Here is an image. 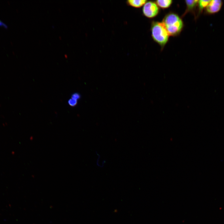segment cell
Wrapping results in <instances>:
<instances>
[{
	"instance_id": "6da1fadb",
	"label": "cell",
	"mask_w": 224,
	"mask_h": 224,
	"mask_svg": "<svg viewBox=\"0 0 224 224\" xmlns=\"http://www.w3.org/2000/svg\"><path fill=\"white\" fill-rule=\"evenodd\" d=\"M162 23L170 36H176L182 31L183 27V21L177 14L170 12L164 18Z\"/></svg>"
},
{
	"instance_id": "7a4b0ae2",
	"label": "cell",
	"mask_w": 224,
	"mask_h": 224,
	"mask_svg": "<svg viewBox=\"0 0 224 224\" xmlns=\"http://www.w3.org/2000/svg\"><path fill=\"white\" fill-rule=\"evenodd\" d=\"M152 39L162 49L168 42L170 35L162 22L153 21L151 28Z\"/></svg>"
},
{
	"instance_id": "3957f363",
	"label": "cell",
	"mask_w": 224,
	"mask_h": 224,
	"mask_svg": "<svg viewBox=\"0 0 224 224\" xmlns=\"http://www.w3.org/2000/svg\"><path fill=\"white\" fill-rule=\"evenodd\" d=\"M159 8L156 2L147 1L143 6L142 11L146 17L152 18L156 17L159 12Z\"/></svg>"
},
{
	"instance_id": "277c9868",
	"label": "cell",
	"mask_w": 224,
	"mask_h": 224,
	"mask_svg": "<svg viewBox=\"0 0 224 224\" xmlns=\"http://www.w3.org/2000/svg\"><path fill=\"white\" fill-rule=\"evenodd\" d=\"M222 5V2L221 0H211L206 7L207 11L210 14L217 12L221 9Z\"/></svg>"
},
{
	"instance_id": "5b68a950",
	"label": "cell",
	"mask_w": 224,
	"mask_h": 224,
	"mask_svg": "<svg viewBox=\"0 0 224 224\" xmlns=\"http://www.w3.org/2000/svg\"><path fill=\"white\" fill-rule=\"evenodd\" d=\"M198 0H185V3L186 6L185 11L183 15L184 16L188 12H192L198 4Z\"/></svg>"
},
{
	"instance_id": "8992f818",
	"label": "cell",
	"mask_w": 224,
	"mask_h": 224,
	"mask_svg": "<svg viewBox=\"0 0 224 224\" xmlns=\"http://www.w3.org/2000/svg\"><path fill=\"white\" fill-rule=\"evenodd\" d=\"M172 2L171 0H158L156 1L155 2L159 7L166 9L170 7Z\"/></svg>"
},
{
	"instance_id": "52a82bcc",
	"label": "cell",
	"mask_w": 224,
	"mask_h": 224,
	"mask_svg": "<svg viewBox=\"0 0 224 224\" xmlns=\"http://www.w3.org/2000/svg\"><path fill=\"white\" fill-rule=\"evenodd\" d=\"M147 1L146 0H129L127 3L133 7L139 8L143 6Z\"/></svg>"
},
{
	"instance_id": "ba28073f",
	"label": "cell",
	"mask_w": 224,
	"mask_h": 224,
	"mask_svg": "<svg viewBox=\"0 0 224 224\" xmlns=\"http://www.w3.org/2000/svg\"><path fill=\"white\" fill-rule=\"evenodd\" d=\"M211 0H199L198 1V5L199 10H202L204 8L207 7L210 3Z\"/></svg>"
},
{
	"instance_id": "9c48e42d",
	"label": "cell",
	"mask_w": 224,
	"mask_h": 224,
	"mask_svg": "<svg viewBox=\"0 0 224 224\" xmlns=\"http://www.w3.org/2000/svg\"><path fill=\"white\" fill-rule=\"evenodd\" d=\"M68 103L70 106L74 107L77 104V100L71 98L68 101Z\"/></svg>"
},
{
	"instance_id": "30bf717a",
	"label": "cell",
	"mask_w": 224,
	"mask_h": 224,
	"mask_svg": "<svg viewBox=\"0 0 224 224\" xmlns=\"http://www.w3.org/2000/svg\"><path fill=\"white\" fill-rule=\"evenodd\" d=\"M80 97V95L78 93H75L72 94V99L76 100L79 99Z\"/></svg>"
},
{
	"instance_id": "8fae6325",
	"label": "cell",
	"mask_w": 224,
	"mask_h": 224,
	"mask_svg": "<svg viewBox=\"0 0 224 224\" xmlns=\"http://www.w3.org/2000/svg\"><path fill=\"white\" fill-rule=\"evenodd\" d=\"M0 26H2L5 28L7 29L8 28V26L5 23L3 22L0 20Z\"/></svg>"
}]
</instances>
